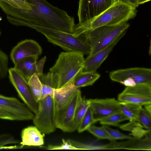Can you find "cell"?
<instances>
[{
	"mask_svg": "<svg viewBox=\"0 0 151 151\" xmlns=\"http://www.w3.org/2000/svg\"><path fill=\"white\" fill-rule=\"evenodd\" d=\"M32 10L25 15L17 26L32 28L34 26L52 28L73 33L75 26L74 18L67 12L46 0H29Z\"/></svg>",
	"mask_w": 151,
	"mask_h": 151,
	"instance_id": "1",
	"label": "cell"
},
{
	"mask_svg": "<svg viewBox=\"0 0 151 151\" xmlns=\"http://www.w3.org/2000/svg\"><path fill=\"white\" fill-rule=\"evenodd\" d=\"M137 8L117 0L99 15L88 21L75 25L73 35L79 36L85 32L103 26H112L127 22L136 16Z\"/></svg>",
	"mask_w": 151,
	"mask_h": 151,
	"instance_id": "2",
	"label": "cell"
},
{
	"mask_svg": "<svg viewBox=\"0 0 151 151\" xmlns=\"http://www.w3.org/2000/svg\"><path fill=\"white\" fill-rule=\"evenodd\" d=\"M84 55L75 51L60 54L55 64L49 70L53 88L65 86L82 71L85 60Z\"/></svg>",
	"mask_w": 151,
	"mask_h": 151,
	"instance_id": "3",
	"label": "cell"
},
{
	"mask_svg": "<svg viewBox=\"0 0 151 151\" xmlns=\"http://www.w3.org/2000/svg\"><path fill=\"white\" fill-rule=\"evenodd\" d=\"M33 29L43 35L48 41L67 51H75L89 55L91 48L85 36L78 37L70 33L52 28L34 26Z\"/></svg>",
	"mask_w": 151,
	"mask_h": 151,
	"instance_id": "4",
	"label": "cell"
},
{
	"mask_svg": "<svg viewBox=\"0 0 151 151\" xmlns=\"http://www.w3.org/2000/svg\"><path fill=\"white\" fill-rule=\"evenodd\" d=\"M129 26L127 22L112 26H103L88 30L83 34L91 48L89 55H93L105 48L118 38L125 34Z\"/></svg>",
	"mask_w": 151,
	"mask_h": 151,
	"instance_id": "5",
	"label": "cell"
},
{
	"mask_svg": "<svg viewBox=\"0 0 151 151\" xmlns=\"http://www.w3.org/2000/svg\"><path fill=\"white\" fill-rule=\"evenodd\" d=\"M34 116L25 104L17 98L0 94V119L28 121L32 120Z\"/></svg>",
	"mask_w": 151,
	"mask_h": 151,
	"instance_id": "6",
	"label": "cell"
},
{
	"mask_svg": "<svg viewBox=\"0 0 151 151\" xmlns=\"http://www.w3.org/2000/svg\"><path fill=\"white\" fill-rule=\"evenodd\" d=\"M38 103L37 111L32 119L33 124L42 133L50 134L56 128L54 119L53 98L48 95L40 99Z\"/></svg>",
	"mask_w": 151,
	"mask_h": 151,
	"instance_id": "7",
	"label": "cell"
},
{
	"mask_svg": "<svg viewBox=\"0 0 151 151\" xmlns=\"http://www.w3.org/2000/svg\"><path fill=\"white\" fill-rule=\"evenodd\" d=\"M82 97L80 88L78 89L69 103L63 108L54 110V119L56 128L64 132L74 131L73 122L77 107Z\"/></svg>",
	"mask_w": 151,
	"mask_h": 151,
	"instance_id": "8",
	"label": "cell"
},
{
	"mask_svg": "<svg viewBox=\"0 0 151 151\" xmlns=\"http://www.w3.org/2000/svg\"><path fill=\"white\" fill-rule=\"evenodd\" d=\"M8 74L10 81L19 98L34 114H36L38 103L32 95L28 81L14 67L9 69Z\"/></svg>",
	"mask_w": 151,
	"mask_h": 151,
	"instance_id": "9",
	"label": "cell"
},
{
	"mask_svg": "<svg viewBox=\"0 0 151 151\" xmlns=\"http://www.w3.org/2000/svg\"><path fill=\"white\" fill-rule=\"evenodd\" d=\"M119 102L132 103L141 106L151 104V84H136L126 87L118 96Z\"/></svg>",
	"mask_w": 151,
	"mask_h": 151,
	"instance_id": "10",
	"label": "cell"
},
{
	"mask_svg": "<svg viewBox=\"0 0 151 151\" xmlns=\"http://www.w3.org/2000/svg\"><path fill=\"white\" fill-rule=\"evenodd\" d=\"M117 0H79L77 15L79 23L90 20L100 14Z\"/></svg>",
	"mask_w": 151,
	"mask_h": 151,
	"instance_id": "11",
	"label": "cell"
},
{
	"mask_svg": "<svg viewBox=\"0 0 151 151\" xmlns=\"http://www.w3.org/2000/svg\"><path fill=\"white\" fill-rule=\"evenodd\" d=\"M109 76L112 81L119 83L131 78L136 84H151V69L149 68L135 67L118 69L110 72Z\"/></svg>",
	"mask_w": 151,
	"mask_h": 151,
	"instance_id": "12",
	"label": "cell"
},
{
	"mask_svg": "<svg viewBox=\"0 0 151 151\" xmlns=\"http://www.w3.org/2000/svg\"><path fill=\"white\" fill-rule=\"evenodd\" d=\"M90 107L97 122L115 113L121 111L119 101L114 98L89 99Z\"/></svg>",
	"mask_w": 151,
	"mask_h": 151,
	"instance_id": "13",
	"label": "cell"
},
{
	"mask_svg": "<svg viewBox=\"0 0 151 151\" xmlns=\"http://www.w3.org/2000/svg\"><path fill=\"white\" fill-rule=\"evenodd\" d=\"M39 44L31 39H26L19 42L12 49L10 54L11 60L14 64L20 60L30 56H39L42 53Z\"/></svg>",
	"mask_w": 151,
	"mask_h": 151,
	"instance_id": "14",
	"label": "cell"
},
{
	"mask_svg": "<svg viewBox=\"0 0 151 151\" xmlns=\"http://www.w3.org/2000/svg\"><path fill=\"white\" fill-rule=\"evenodd\" d=\"M123 34L105 48L95 54L88 56L85 60L83 72H92L96 70L106 59L109 54L119 40L124 35Z\"/></svg>",
	"mask_w": 151,
	"mask_h": 151,
	"instance_id": "15",
	"label": "cell"
},
{
	"mask_svg": "<svg viewBox=\"0 0 151 151\" xmlns=\"http://www.w3.org/2000/svg\"><path fill=\"white\" fill-rule=\"evenodd\" d=\"M78 89L74 86L73 80L61 88H54L53 99L54 110L64 108L69 103Z\"/></svg>",
	"mask_w": 151,
	"mask_h": 151,
	"instance_id": "16",
	"label": "cell"
},
{
	"mask_svg": "<svg viewBox=\"0 0 151 151\" xmlns=\"http://www.w3.org/2000/svg\"><path fill=\"white\" fill-rule=\"evenodd\" d=\"M44 134L35 126H30L23 129L21 132L22 141L20 143L23 147L28 146H41L44 143Z\"/></svg>",
	"mask_w": 151,
	"mask_h": 151,
	"instance_id": "17",
	"label": "cell"
},
{
	"mask_svg": "<svg viewBox=\"0 0 151 151\" xmlns=\"http://www.w3.org/2000/svg\"><path fill=\"white\" fill-rule=\"evenodd\" d=\"M38 56H33L22 59L14 64V68L28 81L36 74V63Z\"/></svg>",
	"mask_w": 151,
	"mask_h": 151,
	"instance_id": "18",
	"label": "cell"
},
{
	"mask_svg": "<svg viewBox=\"0 0 151 151\" xmlns=\"http://www.w3.org/2000/svg\"><path fill=\"white\" fill-rule=\"evenodd\" d=\"M100 75L96 71L80 72L73 80L74 86L77 88L92 86L100 77Z\"/></svg>",
	"mask_w": 151,
	"mask_h": 151,
	"instance_id": "19",
	"label": "cell"
},
{
	"mask_svg": "<svg viewBox=\"0 0 151 151\" xmlns=\"http://www.w3.org/2000/svg\"><path fill=\"white\" fill-rule=\"evenodd\" d=\"M119 127L123 130L131 132L133 137L137 139L143 138L150 132V131L144 129V127L136 121H130L128 123L120 125Z\"/></svg>",
	"mask_w": 151,
	"mask_h": 151,
	"instance_id": "20",
	"label": "cell"
},
{
	"mask_svg": "<svg viewBox=\"0 0 151 151\" xmlns=\"http://www.w3.org/2000/svg\"><path fill=\"white\" fill-rule=\"evenodd\" d=\"M121 111L129 121L138 122L139 111L142 106L129 103L119 102Z\"/></svg>",
	"mask_w": 151,
	"mask_h": 151,
	"instance_id": "21",
	"label": "cell"
},
{
	"mask_svg": "<svg viewBox=\"0 0 151 151\" xmlns=\"http://www.w3.org/2000/svg\"><path fill=\"white\" fill-rule=\"evenodd\" d=\"M90 106L89 99H86L85 97H82L77 107L75 113L73 122V129L74 131L77 129L80 122Z\"/></svg>",
	"mask_w": 151,
	"mask_h": 151,
	"instance_id": "22",
	"label": "cell"
},
{
	"mask_svg": "<svg viewBox=\"0 0 151 151\" xmlns=\"http://www.w3.org/2000/svg\"><path fill=\"white\" fill-rule=\"evenodd\" d=\"M28 82L32 95L35 101L38 102L41 95L42 83L38 76L36 74L29 79Z\"/></svg>",
	"mask_w": 151,
	"mask_h": 151,
	"instance_id": "23",
	"label": "cell"
},
{
	"mask_svg": "<svg viewBox=\"0 0 151 151\" xmlns=\"http://www.w3.org/2000/svg\"><path fill=\"white\" fill-rule=\"evenodd\" d=\"M129 120L128 118L121 111L112 114L101 120L100 123L102 125H110L119 127V123Z\"/></svg>",
	"mask_w": 151,
	"mask_h": 151,
	"instance_id": "24",
	"label": "cell"
},
{
	"mask_svg": "<svg viewBox=\"0 0 151 151\" xmlns=\"http://www.w3.org/2000/svg\"><path fill=\"white\" fill-rule=\"evenodd\" d=\"M96 122L94 118L92 111L89 107L80 122L77 130L79 133L82 132L87 130L91 126Z\"/></svg>",
	"mask_w": 151,
	"mask_h": 151,
	"instance_id": "25",
	"label": "cell"
},
{
	"mask_svg": "<svg viewBox=\"0 0 151 151\" xmlns=\"http://www.w3.org/2000/svg\"><path fill=\"white\" fill-rule=\"evenodd\" d=\"M19 143V141L12 135L8 134L0 135V149H21L19 144L9 146H6L7 145Z\"/></svg>",
	"mask_w": 151,
	"mask_h": 151,
	"instance_id": "26",
	"label": "cell"
},
{
	"mask_svg": "<svg viewBox=\"0 0 151 151\" xmlns=\"http://www.w3.org/2000/svg\"><path fill=\"white\" fill-rule=\"evenodd\" d=\"M87 130L99 139H107L110 141H114L102 126L98 127L92 125L88 128Z\"/></svg>",
	"mask_w": 151,
	"mask_h": 151,
	"instance_id": "27",
	"label": "cell"
},
{
	"mask_svg": "<svg viewBox=\"0 0 151 151\" xmlns=\"http://www.w3.org/2000/svg\"><path fill=\"white\" fill-rule=\"evenodd\" d=\"M138 122L145 129L151 131V114H150L142 106L139 111Z\"/></svg>",
	"mask_w": 151,
	"mask_h": 151,
	"instance_id": "28",
	"label": "cell"
},
{
	"mask_svg": "<svg viewBox=\"0 0 151 151\" xmlns=\"http://www.w3.org/2000/svg\"><path fill=\"white\" fill-rule=\"evenodd\" d=\"M110 136L114 141L118 139H131L133 137L124 134L119 131L112 129L106 125H102Z\"/></svg>",
	"mask_w": 151,
	"mask_h": 151,
	"instance_id": "29",
	"label": "cell"
},
{
	"mask_svg": "<svg viewBox=\"0 0 151 151\" xmlns=\"http://www.w3.org/2000/svg\"><path fill=\"white\" fill-rule=\"evenodd\" d=\"M62 143L60 145H49L47 147L48 150H78V149L75 147L71 143L70 139L66 140L64 139H62Z\"/></svg>",
	"mask_w": 151,
	"mask_h": 151,
	"instance_id": "30",
	"label": "cell"
},
{
	"mask_svg": "<svg viewBox=\"0 0 151 151\" xmlns=\"http://www.w3.org/2000/svg\"><path fill=\"white\" fill-rule=\"evenodd\" d=\"M42 88L40 99H43L48 95L53 98L54 88L49 85L42 83Z\"/></svg>",
	"mask_w": 151,
	"mask_h": 151,
	"instance_id": "31",
	"label": "cell"
},
{
	"mask_svg": "<svg viewBox=\"0 0 151 151\" xmlns=\"http://www.w3.org/2000/svg\"><path fill=\"white\" fill-rule=\"evenodd\" d=\"M46 59V57L44 56L37 62V72L36 74L39 77H41L44 74L43 73V69Z\"/></svg>",
	"mask_w": 151,
	"mask_h": 151,
	"instance_id": "32",
	"label": "cell"
},
{
	"mask_svg": "<svg viewBox=\"0 0 151 151\" xmlns=\"http://www.w3.org/2000/svg\"><path fill=\"white\" fill-rule=\"evenodd\" d=\"M120 83L126 87H133L136 85L134 80L131 78H127L125 79Z\"/></svg>",
	"mask_w": 151,
	"mask_h": 151,
	"instance_id": "33",
	"label": "cell"
},
{
	"mask_svg": "<svg viewBox=\"0 0 151 151\" xmlns=\"http://www.w3.org/2000/svg\"><path fill=\"white\" fill-rule=\"evenodd\" d=\"M129 5L137 8L139 6L138 0H118Z\"/></svg>",
	"mask_w": 151,
	"mask_h": 151,
	"instance_id": "34",
	"label": "cell"
},
{
	"mask_svg": "<svg viewBox=\"0 0 151 151\" xmlns=\"http://www.w3.org/2000/svg\"><path fill=\"white\" fill-rule=\"evenodd\" d=\"M150 0H138V3L139 5L144 4Z\"/></svg>",
	"mask_w": 151,
	"mask_h": 151,
	"instance_id": "35",
	"label": "cell"
},
{
	"mask_svg": "<svg viewBox=\"0 0 151 151\" xmlns=\"http://www.w3.org/2000/svg\"><path fill=\"white\" fill-rule=\"evenodd\" d=\"M1 35V31L0 30V35Z\"/></svg>",
	"mask_w": 151,
	"mask_h": 151,
	"instance_id": "36",
	"label": "cell"
}]
</instances>
